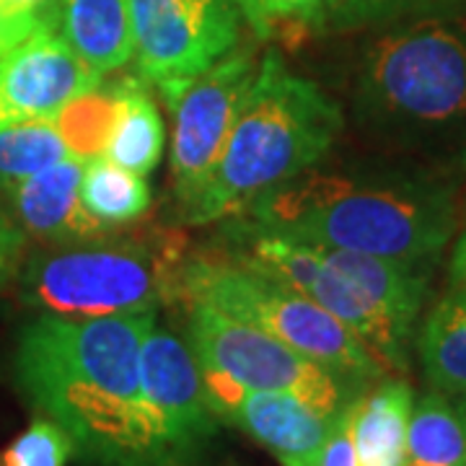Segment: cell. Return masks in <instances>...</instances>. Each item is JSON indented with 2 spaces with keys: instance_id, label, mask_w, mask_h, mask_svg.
Listing matches in <instances>:
<instances>
[{
  "instance_id": "5",
  "label": "cell",
  "mask_w": 466,
  "mask_h": 466,
  "mask_svg": "<svg viewBox=\"0 0 466 466\" xmlns=\"http://www.w3.org/2000/svg\"><path fill=\"white\" fill-rule=\"evenodd\" d=\"M184 262L177 233L104 236L29 259L21 296L52 317L156 314L168 299H179Z\"/></svg>"
},
{
  "instance_id": "13",
  "label": "cell",
  "mask_w": 466,
  "mask_h": 466,
  "mask_svg": "<svg viewBox=\"0 0 466 466\" xmlns=\"http://www.w3.org/2000/svg\"><path fill=\"white\" fill-rule=\"evenodd\" d=\"M84 168V158L70 156L5 189L14 208V220L24 233H32L57 247H73L112 236V228L101 226L99 220L86 213L81 202Z\"/></svg>"
},
{
  "instance_id": "19",
  "label": "cell",
  "mask_w": 466,
  "mask_h": 466,
  "mask_svg": "<svg viewBox=\"0 0 466 466\" xmlns=\"http://www.w3.org/2000/svg\"><path fill=\"white\" fill-rule=\"evenodd\" d=\"M81 202L86 213L106 228L135 223L150 210L146 177L116 167L106 156L86 161L81 179Z\"/></svg>"
},
{
  "instance_id": "14",
  "label": "cell",
  "mask_w": 466,
  "mask_h": 466,
  "mask_svg": "<svg viewBox=\"0 0 466 466\" xmlns=\"http://www.w3.org/2000/svg\"><path fill=\"white\" fill-rule=\"evenodd\" d=\"M415 404L401 379L370 383L352 401V443L358 466H407V425Z\"/></svg>"
},
{
  "instance_id": "10",
  "label": "cell",
  "mask_w": 466,
  "mask_h": 466,
  "mask_svg": "<svg viewBox=\"0 0 466 466\" xmlns=\"http://www.w3.org/2000/svg\"><path fill=\"white\" fill-rule=\"evenodd\" d=\"M140 370L171 466H198L220 431V420L210 407L202 368L189 342L153 321L143 337Z\"/></svg>"
},
{
  "instance_id": "1",
  "label": "cell",
  "mask_w": 466,
  "mask_h": 466,
  "mask_svg": "<svg viewBox=\"0 0 466 466\" xmlns=\"http://www.w3.org/2000/svg\"><path fill=\"white\" fill-rule=\"evenodd\" d=\"M153 321L156 314H42L18 334L14 373L21 394L70 435L88 466H171L140 370Z\"/></svg>"
},
{
  "instance_id": "16",
  "label": "cell",
  "mask_w": 466,
  "mask_h": 466,
  "mask_svg": "<svg viewBox=\"0 0 466 466\" xmlns=\"http://www.w3.org/2000/svg\"><path fill=\"white\" fill-rule=\"evenodd\" d=\"M116 88V116L104 156L116 167L148 177L158 167L164 153V119L156 109L146 78H119Z\"/></svg>"
},
{
  "instance_id": "11",
  "label": "cell",
  "mask_w": 466,
  "mask_h": 466,
  "mask_svg": "<svg viewBox=\"0 0 466 466\" xmlns=\"http://www.w3.org/2000/svg\"><path fill=\"white\" fill-rule=\"evenodd\" d=\"M106 76L86 66L60 29H42L0 55V127L52 119Z\"/></svg>"
},
{
  "instance_id": "2",
  "label": "cell",
  "mask_w": 466,
  "mask_h": 466,
  "mask_svg": "<svg viewBox=\"0 0 466 466\" xmlns=\"http://www.w3.org/2000/svg\"><path fill=\"white\" fill-rule=\"evenodd\" d=\"M231 220L329 249L433 265L456 226L453 192L428 174L309 168Z\"/></svg>"
},
{
  "instance_id": "25",
  "label": "cell",
  "mask_w": 466,
  "mask_h": 466,
  "mask_svg": "<svg viewBox=\"0 0 466 466\" xmlns=\"http://www.w3.org/2000/svg\"><path fill=\"white\" fill-rule=\"evenodd\" d=\"M63 0H0V16L21 36H32L42 29H60Z\"/></svg>"
},
{
  "instance_id": "9",
  "label": "cell",
  "mask_w": 466,
  "mask_h": 466,
  "mask_svg": "<svg viewBox=\"0 0 466 466\" xmlns=\"http://www.w3.org/2000/svg\"><path fill=\"white\" fill-rule=\"evenodd\" d=\"M257 70L259 60L254 52L231 50L167 99L174 112L168 171L182 208L195 200L210 179Z\"/></svg>"
},
{
  "instance_id": "22",
  "label": "cell",
  "mask_w": 466,
  "mask_h": 466,
  "mask_svg": "<svg viewBox=\"0 0 466 466\" xmlns=\"http://www.w3.org/2000/svg\"><path fill=\"white\" fill-rule=\"evenodd\" d=\"M116 116V88L115 84H101L73 99L66 109L52 116L60 135L66 137L73 156L91 161L106 150L112 125Z\"/></svg>"
},
{
  "instance_id": "26",
  "label": "cell",
  "mask_w": 466,
  "mask_h": 466,
  "mask_svg": "<svg viewBox=\"0 0 466 466\" xmlns=\"http://www.w3.org/2000/svg\"><path fill=\"white\" fill-rule=\"evenodd\" d=\"M352 401L342 412H337V417L332 420V428L327 435L319 466H358L355 443H352V410H350Z\"/></svg>"
},
{
  "instance_id": "8",
  "label": "cell",
  "mask_w": 466,
  "mask_h": 466,
  "mask_svg": "<svg viewBox=\"0 0 466 466\" xmlns=\"http://www.w3.org/2000/svg\"><path fill=\"white\" fill-rule=\"evenodd\" d=\"M238 0H130L133 57L164 99L236 50Z\"/></svg>"
},
{
  "instance_id": "24",
  "label": "cell",
  "mask_w": 466,
  "mask_h": 466,
  "mask_svg": "<svg viewBox=\"0 0 466 466\" xmlns=\"http://www.w3.org/2000/svg\"><path fill=\"white\" fill-rule=\"evenodd\" d=\"M76 446L50 417L36 415L32 425L0 453V466H67Z\"/></svg>"
},
{
  "instance_id": "27",
  "label": "cell",
  "mask_w": 466,
  "mask_h": 466,
  "mask_svg": "<svg viewBox=\"0 0 466 466\" xmlns=\"http://www.w3.org/2000/svg\"><path fill=\"white\" fill-rule=\"evenodd\" d=\"M24 247H26L24 228L0 208V280H5L16 269Z\"/></svg>"
},
{
  "instance_id": "6",
  "label": "cell",
  "mask_w": 466,
  "mask_h": 466,
  "mask_svg": "<svg viewBox=\"0 0 466 466\" xmlns=\"http://www.w3.org/2000/svg\"><path fill=\"white\" fill-rule=\"evenodd\" d=\"M179 299L208 303L299 350L339 379L368 389L391 373L342 321L290 285L223 254L187 257Z\"/></svg>"
},
{
  "instance_id": "4",
  "label": "cell",
  "mask_w": 466,
  "mask_h": 466,
  "mask_svg": "<svg viewBox=\"0 0 466 466\" xmlns=\"http://www.w3.org/2000/svg\"><path fill=\"white\" fill-rule=\"evenodd\" d=\"M345 127L342 109L314 81L285 66L280 52L259 60L249 94L202 192L182 208L192 226L238 216L251 200L319 167Z\"/></svg>"
},
{
  "instance_id": "7",
  "label": "cell",
  "mask_w": 466,
  "mask_h": 466,
  "mask_svg": "<svg viewBox=\"0 0 466 466\" xmlns=\"http://www.w3.org/2000/svg\"><path fill=\"white\" fill-rule=\"evenodd\" d=\"M187 342L202 373L254 391L290 394L327 417L342 412L366 391L288 348L278 337L208 303L187 300Z\"/></svg>"
},
{
  "instance_id": "23",
  "label": "cell",
  "mask_w": 466,
  "mask_h": 466,
  "mask_svg": "<svg viewBox=\"0 0 466 466\" xmlns=\"http://www.w3.org/2000/svg\"><path fill=\"white\" fill-rule=\"evenodd\" d=\"M324 3L327 0H238V8L259 39H275L285 32H319Z\"/></svg>"
},
{
  "instance_id": "15",
  "label": "cell",
  "mask_w": 466,
  "mask_h": 466,
  "mask_svg": "<svg viewBox=\"0 0 466 466\" xmlns=\"http://www.w3.org/2000/svg\"><path fill=\"white\" fill-rule=\"evenodd\" d=\"M60 32L86 66L101 76L133 60L130 0H63Z\"/></svg>"
},
{
  "instance_id": "3",
  "label": "cell",
  "mask_w": 466,
  "mask_h": 466,
  "mask_svg": "<svg viewBox=\"0 0 466 466\" xmlns=\"http://www.w3.org/2000/svg\"><path fill=\"white\" fill-rule=\"evenodd\" d=\"M352 119L381 148L466 171V11L379 29L355 73Z\"/></svg>"
},
{
  "instance_id": "28",
  "label": "cell",
  "mask_w": 466,
  "mask_h": 466,
  "mask_svg": "<svg viewBox=\"0 0 466 466\" xmlns=\"http://www.w3.org/2000/svg\"><path fill=\"white\" fill-rule=\"evenodd\" d=\"M451 293L466 299V233L456 241L453 247V254H451Z\"/></svg>"
},
{
  "instance_id": "17",
  "label": "cell",
  "mask_w": 466,
  "mask_h": 466,
  "mask_svg": "<svg viewBox=\"0 0 466 466\" xmlns=\"http://www.w3.org/2000/svg\"><path fill=\"white\" fill-rule=\"evenodd\" d=\"M407 466H466V397L428 391L407 425Z\"/></svg>"
},
{
  "instance_id": "29",
  "label": "cell",
  "mask_w": 466,
  "mask_h": 466,
  "mask_svg": "<svg viewBox=\"0 0 466 466\" xmlns=\"http://www.w3.org/2000/svg\"><path fill=\"white\" fill-rule=\"evenodd\" d=\"M24 39H26V36H21L5 18L0 16V55L5 50H11V47H16L18 42H24Z\"/></svg>"
},
{
  "instance_id": "20",
  "label": "cell",
  "mask_w": 466,
  "mask_h": 466,
  "mask_svg": "<svg viewBox=\"0 0 466 466\" xmlns=\"http://www.w3.org/2000/svg\"><path fill=\"white\" fill-rule=\"evenodd\" d=\"M73 156L55 119H32L0 127V187L29 179Z\"/></svg>"
},
{
  "instance_id": "18",
  "label": "cell",
  "mask_w": 466,
  "mask_h": 466,
  "mask_svg": "<svg viewBox=\"0 0 466 466\" xmlns=\"http://www.w3.org/2000/svg\"><path fill=\"white\" fill-rule=\"evenodd\" d=\"M415 350L431 389L466 397V299L449 290L438 300L417 332Z\"/></svg>"
},
{
  "instance_id": "12",
  "label": "cell",
  "mask_w": 466,
  "mask_h": 466,
  "mask_svg": "<svg viewBox=\"0 0 466 466\" xmlns=\"http://www.w3.org/2000/svg\"><path fill=\"white\" fill-rule=\"evenodd\" d=\"M202 379L220 422L244 431L269 451L280 466H319L337 415H321L311 404L290 394L254 391L208 373H202Z\"/></svg>"
},
{
  "instance_id": "21",
  "label": "cell",
  "mask_w": 466,
  "mask_h": 466,
  "mask_svg": "<svg viewBox=\"0 0 466 466\" xmlns=\"http://www.w3.org/2000/svg\"><path fill=\"white\" fill-rule=\"evenodd\" d=\"M466 11V0H327L319 32L383 29L401 21Z\"/></svg>"
}]
</instances>
